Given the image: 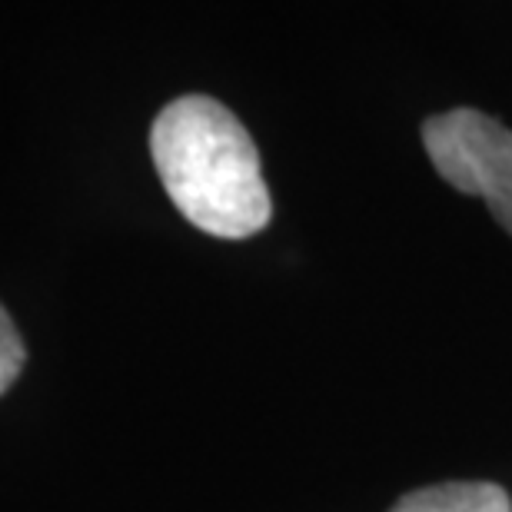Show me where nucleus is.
Wrapping results in <instances>:
<instances>
[{
	"label": "nucleus",
	"mask_w": 512,
	"mask_h": 512,
	"mask_svg": "<svg viewBox=\"0 0 512 512\" xmlns=\"http://www.w3.org/2000/svg\"><path fill=\"white\" fill-rule=\"evenodd\" d=\"M153 167L173 207L220 240H247L270 223L256 143L220 100L187 94L160 110L150 130Z\"/></svg>",
	"instance_id": "obj_1"
},
{
	"label": "nucleus",
	"mask_w": 512,
	"mask_h": 512,
	"mask_svg": "<svg viewBox=\"0 0 512 512\" xmlns=\"http://www.w3.org/2000/svg\"><path fill=\"white\" fill-rule=\"evenodd\" d=\"M423 143L449 187L483 197L512 233V130L479 110L459 107L423 124Z\"/></svg>",
	"instance_id": "obj_2"
},
{
	"label": "nucleus",
	"mask_w": 512,
	"mask_h": 512,
	"mask_svg": "<svg viewBox=\"0 0 512 512\" xmlns=\"http://www.w3.org/2000/svg\"><path fill=\"white\" fill-rule=\"evenodd\" d=\"M393 512H512V499L496 483H439L403 496Z\"/></svg>",
	"instance_id": "obj_3"
},
{
	"label": "nucleus",
	"mask_w": 512,
	"mask_h": 512,
	"mask_svg": "<svg viewBox=\"0 0 512 512\" xmlns=\"http://www.w3.org/2000/svg\"><path fill=\"white\" fill-rule=\"evenodd\" d=\"M24 363H27V346H24V340H20L10 313L0 306V396L14 386L20 370H24Z\"/></svg>",
	"instance_id": "obj_4"
}]
</instances>
